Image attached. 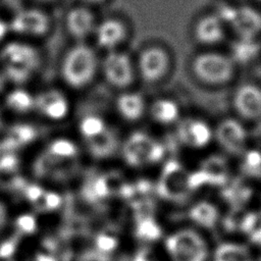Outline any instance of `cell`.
Instances as JSON below:
<instances>
[{
    "instance_id": "obj_1",
    "label": "cell",
    "mask_w": 261,
    "mask_h": 261,
    "mask_svg": "<svg viewBox=\"0 0 261 261\" xmlns=\"http://www.w3.org/2000/svg\"><path fill=\"white\" fill-rule=\"evenodd\" d=\"M99 67L100 61L96 51L85 42H76L61 58L60 79L71 90H84L95 81Z\"/></svg>"
},
{
    "instance_id": "obj_2",
    "label": "cell",
    "mask_w": 261,
    "mask_h": 261,
    "mask_svg": "<svg viewBox=\"0 0 261 261\" xmlns=\"http://www.w3.org/2000/svg\"><path fill=\"white\" fill-rule=\"evenodd\" d=\"M0 62L5 74L14 82H25L41 63L39 51L24 42H9L0 52Z\"/></svg>"
},
{
    "instance_id": "obj_3",
    "label": "cell",
    "mask_w": 261,
    "mask_h": 261,
    "mask_svg": "<svg viewBox=\"0 0 261 261\" xmlns=\"http://www.w3.org/2000/svg\"><path fill=\"white\" fill-rule=\"evenodd\" d=\"M77 125L81 137L95 156H107L116 149V137L103 117L88 114L80 119Z\"/></svg>"
},
{
    "instance_id": "obj_4",
    "label": "cell",
    "mask_w": 261,
    "mask_h": 261,
    "mask_svg": "<svg viewBox=\"0 0 261 261\" xmlns=\"http://www.w3.org/2000/svg\"><path fill=\"white\" fill-rule=\"evenodd\" d=\"M171 261H207L209 251L203 237L194 229H179L165 241Z\"/></svg>"
},
{
    "instance_id": "obj_5",
    "label": "cell",
    "mask_w": 261,
    "mask_h": 261,
    "mask_svg": "<svg viewBox=\"0 0 261 261\" xmlns=\"http://www.w3.org/2000/svg\"><path fill=\"white\" fill-rule=\"evenodd\" d=\"M99 71L104 81L119 92L128 90L137 79L135 60L121 50L106 52L100 61Z\"/></svg>"
},
{
    "instance_id": "obj_6",
    "label": "cell",
    "mask_w": 261,
    "mask_h": 261,
    "mask_svg": "<svg viewBox=\"0 0 261 261\" xmlns=\"http://www.w3.org/2000/svg\"><path fill=\"white\" fill-rule=\"evenodd\" d=\"M197 79L209 85L228 82L234 71L233 59L218 52H204L195 57L192 64Z\"/></svg>"
},
{
    "instance_id": "obj_7",
    "label": "cell",
    "mask_w": 261,
    "mask_h": 261,
    "mask_svg": "<svg viewBox=\"0 0 261 261\" xmlns=\"http://www.w3.org/2000/svg\"><path fill=\"white\" fill-rule=\"evenodd\" d=\"M52 20L50 15L37 7L22 8L15 12L8 28L15 35L24 38L45 37L51 30Z\"/></svg>"
},
{
    "instance_id": "obj_8",
    "label": "cell",
    "mask_w": 261,
    "mask_h": 261,
    "mask_svg": "<svg viewBox=\"0 0 261 261\" xmlns=\"http://www.w3.org/2000/svg\"><path fill=\"white\" fill-rule=\"evenodd\" d=\"M168 53L159 46L144 48L135 60L137 76L143 82L154 84L160 81L169 69Z\"/></svg>"
},
{
    "instance_id": "obj_9",
    "label": "cell",
    "mask_w": 261,
    "mask_h": 261,
    "mask_svg": "<svg viewBox=\"0 0 261 261\" xmlns=\"http://www.w3.org/2000/svg\"><path fill=\"white\" fill-rule=\"evenodd\" d=\"M123 152L127 163L141 166L159 161L164 150L157 141H154L148 135L136 133L126 141Z\"/></svg>"
},
{
    "instance_id": "obj_10",
    "label": "cell",
    "mask_w": 261,
    "mask_h": 261,
    "mask_svg": "<svg viewBox=\"0 0 261 261\" xmlns=\"http://www.w3.org/2000/svg\"><path fill=\"white\" fill-rule=\"evenodd\" d=\"M129 36L126 22L119 17H106L98 21L94 40L96 45L106 52L120 50V47L127 41Z\"/></svg>"
},
{
    "instance_id": "obj_11",
    "label": "cell",
    "mask_w": 261,
    "mask_h": 261,
    "mask_svg": "<svg viewBox=\"0 0 261 261\" xmlns=\"http://www.w3.org/2000/svg\"><path fill=\"white\" fill-rule=\"evenodd\" d=\"M35 109L47 120L61 121L71 111L67 95L59 89H45L35 95Z\"/></svg>"
},
{
    "instance_id": "obj_12",
    "label": "cell",
    "mask_w": 261,
    "mask_h": 261,
    "mask_svg": "<svg viewBox=\"0 0 261 261\" xmlns=\"http://www.w3.org/2000/svg\"><path fill=\"white\" fill-rule=\"evenodd\" d=\"M97 23L95 12L90 6L84 4L69 8L64 16L65 31L75 42H85L93 36Z\"/></svg>"
},
{
    "instance_id": "obj_13",
    "label": "cell",
    "mask_w": 261,
    "mask_h": 261,
    "mask_svg": "<svg viewBox=\"0 0 261 261\" xmlns=\"http://www.w3.org/2000/svg\"><path fill=\"white\" fill-rule=\"evenodd\" d=\"M233 107L237 113L245 119L261 118V89L253 84L240 86L233 95Z\"/></svg>"
},
{
    "instance_id": "obj_14",
    "label": "cell",
    "mask_w": 261,
    "mask_h": 261,
    "mask_svg": "<svg viewBox=\"0 0 261 261\" xmlns=\"http://www.w3.org/2000/svg\"><path fill=\"white\" fill-rule=\"evenodd\" d=\"M215 137L219 145L228 153L240 154L247 144V132L236 119L226 118L222 120L216 130Z\"/></svg>"
},
{
    "instance_id": "obj_15",
    "label": "cell",
    "mask_w": 261,
    "mask_h": 261,
    "mask_svg": "<svg viewBox=\"0 0 261 261\" xmlns=\"http://www.w3.org/2000/svg\"><path fill=\"white\" fill-rule=\"evenodd\" d=\"M213 133L202 119L189 118L181 121L177 127L178 140L191 148H204L211 141Z\"/></svg>"
},
{
    "instance_id": "obj_16",
    "label": "cell",
    "mask_w": 261,
    "mask_h": 261,
    "mask_svg": "<svg viewBox=\"0 0 261 261\" xmlns=\"http://www.w3.org/2000/svg\"><path fill=\"white\" fill-rule=\"evenodd\" d=\"M118 93L114 105L119 118L127 122H135L142 118L147 110L144 97L139 92L129 89Z\"/></svg>"
},
{
    "instance_id": "obj_17",
    "label": "cell",
    "mask_w": 261,
    "mask_h": 261,
    "mask_svg": "<svg viewBox=\"0 0 261 261\" xmlns=\"http://www.w3.org/2000/svg\"><path fill=\"white\" fill-rule=\"evenodd\" d=\"M229 24L241 39H253L261 31V14L247 6L236 8Z\"/></svg>"
},
{
    "instance_id": "obj_18",
    "label": "cell",
    "mask_w": 261,
    "mask_h": 261,
    "mask_svg": "<svg viewBox=\"0 0 261 261\" xmlns=\"http://www.w3.org/2000/svg\"><path fill=\"white\" fill-rule=\"evenodd\" d=\"M224 24L217 14L204 16L196 24L195 36L202 44L219 43L224 37Z\"/></svg>"
},
{
    "instance_id": "obj_19",
    "label": "cell",
    "mask_w": 261,
    "mask_h": 261,
    "mask_svg": "<svg viewBox=\"0 0 261 261\" xmlns=\"http://www.w3.org/2000/svg\"><path fill=\"white\" fill-rule=\"evenodd\" d=\"M151 118L160 124H170L179 115L178 105L170 99H157L148 108Z\"/></svg>"
},
{
    "instance_id": "obj_20",
    "label": "cell",
    "mask_w": 261,
    "mask_h": 261,
    "mask_svg": "<svg viewBox=\"0 0 261 261\" xmlns=\"http://www.w3.org/2000/svg\"><path fill=\"white\" fill-rule=\"evenodd\" d=\"M213 261H253L250 250L238 243H223L213 253Z\"/></svg>"
},
{
    "instance_id": "obj_21",
    "label": "cell",
    "mask_w": 261,
    "mask_h": 261,
    "mask_svg": "<svg viewBox=\"0 0 261 261\" xmlns=\"http://www.w3.org/2000/svg\"><path fill=\"white\" fill-rule=\"evenodd\" d=\"M217 208L209 202H199L192 206L189 216L198 225L204 227H213L218 220Z\"/></svg>"
},
{
    "instance_id": "obj_22",
    "label": "cell",
    "mask_w": 261,
    "mask_h": 261,
    "mask_svg": "<svg viewBox=\"0 0 261 261\" xmlns=\"http://www.w3.org/2000/svg\"><path fill=\"white\" fill-rule=\"evenodd\" d=\"M5 103L10 110L18 113H24L35 109V95L30 94L23 89H17L7 94Z\"/></svg>"
},
{
    "instance_id": "obj_23",
    "label": "cell",
    "mask_w": 261,
    "mask_h": 261,
    "mask_svg": "<svg viewBox=\"0 0 261 261\" xmlns=\"http://www.w3.org/2000/svg\"><path fill=\"white\" fill-rule=\"evenodd\" d=\"M47 152L51 158L57 160H70L77 154V147L72 141L61 138L53 140L49 144Z\"/></svg>"
},
{
    "instance_id": "obj_24",
    "label": "cell",
    "mask_w": 261,
    "mask_h": 261,
    "mask_svg": "<svg viewBox=\"0 0 261 261\" xmlns=\"http://www.w3.org/2000/svg\"><path fill=\"white\" fill-rule=\"evenodd\" d=\"M245 166L252 173L261 171V154L257 151L249 152L245 157Z\"/></svg>"
},
{
    "instance_id": "obj_25",
    "label": "cell",
    "mask_w": 261,
    "mask_h": 261,
    "mask_svg": "<svg viewBox=\"0 0 261 261\" xmlns=\"http://www.w3.org/2000/svg\"><path fill=\"white\" fill-rule=\"evenodd\" d=\"M159 227L153 221H146L142 224L139 234L146 240H153L159 237Z\"/></svg>"
},
{
    "instance_id": "obj_26",
    "label": "cell",
    "mask_w": 261,
    "mask_h": 261,
    "mask_svg": "<svg viewBox=\"0 0 261 261\" xmlns=\"http://www.w3.org/2000/svg\"><path fill=\"white\" fill-rule=\"evenodd\" d=\"M134 261H157V259L154 257V255H152L150 251L143 250L136 255Z\"/></svg>"
},
{
    "instance_id": "obj_27",
    "label": "cell",
    "mask_w": 261,
    "mask_h": 261,
    "mask_svg": "<svg viewBox=\"0 0 261 261\" xmlns=\"http://www.w3.org/2000/svg\"><path fill=\"white\" fill-rule=\"evenodd\" d=\"M7 220V209L4 204L0 201V228L6 223Z\"/></svg>"
},
{
    "instance_id": "obj_28",
    "label": "cell",
    "mask_w": 261,
    "mask_h": 261,
    "mask_svg": "<svg viewBox=\"0 0 261 261\" xmlns=\"http://www.w3.org/2000/svg\"><path fill=\"white\" fill-rule=\"evenodd\" d=\"M77 1H79L81 4L91 6V5H96V4L104 3L106 0H77Z\"/></svg>"
},
{
    "instance_id": "obj_29",
    "label": "cell",
    "mask_w": 261,
    "mask_h": 261,
    "mask_svg": "<svg viewBox=\"0 0 261 261\" xmlns=\"http://www.w3.org/2000/svg\"><path fill=\"white\" fill-rule=\"evenodd\" d=\"M5 32H6V25L3 23V21L0 20V40L3 38Z\"/></svg>"
},
{
    "instance_id": "obj_30",
    "label": "cell",
    "mask_w": 261,
    "mask_h": 261,
    "mask_svg": "<svg viewBox=\"0 0 261 261\" xmlns=\"http://www.w3.org/2000/svg\"><path fill=\"white\" fill-rule=\"evenodd\" d=\"M39 3H51V2H54L55 0H35Z\"/></svg>"
},
{
    "instance_id": "obj_31",
    "label": "cell",
    "mask_w": 261,
    "mask_h": 261,
    "mask_svg": "<svg viewBox=\"0 0 261 261\" xmlns=\"http://www.w3.org/2000/svg\"><path fill=\"white\" fill-rule=\"evenodd\" d=\"M259 1H261V0H259Z\"/></svg>"
}]
</instances>
